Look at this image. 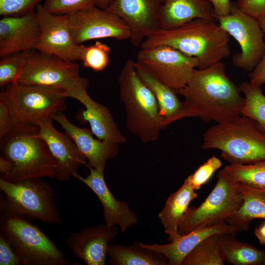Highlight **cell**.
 <instances>
[{
  "mask_svg": "<svg viewBox=\"0 0 265 265\" xmlns=\"http://www.w3.org/2000/svg\"><path fill=\"white\" fill-rule=\"evenodd\" d=\"M0 229L24 265L69 264L64 254L48 235L25 217L1 214Z\"/></svg>",
  "mask_w": 265,
  "mask_h": 265,
  "instance_id": "7",
  "label": "cell"
},
{
  "mask_svg": "<svg viewBox=\"0 0 265 265\" xmlns=\"http://www.w3.org/2000/svg\"><path fill=\"white\" fill-rule=\"evenodd\" d=\"M45 0H0V15L19 16L34 11Z\"/></svg>",
  "mask_w": 265,
  "mask_h": 265,
  "instance_id": "36",
  "label": "cell"
},
{
  "mask_svg": "<svg viewBox=\"0 0 265 265\" xmlns=\"http://www.w3.org/2000/svg\"><path fill=\"white\" fill-rule=\"evenodd\" d=\"M160 0H113L106 9L118 16L128 26L130 42L140 47L144 40L159 28Z\"/></svg>",
  "mask_w": 265,
  "mask_h": 265,
  "instance_id": "15",
  "label": "cell"
},
{
  "mask_svg": "<svg viewBox=\"0 0 265 265\" xmlns=\"http://www.w3.org/2000/svg\"><path fill=\"white\" fill-rule=\"evenodd\" d=\"M35 50L12 53L1 57L0 86L18 83L29 57Z\"/></svg>",
  "mask_w": 265,
  "mask_h": 265,
  "instance_id": "32",
  "label": "cell"
},
{
  "mask_svg": "<svg viewBox=\"0 0 265 265\" xmlns=\"http://www.w3.org/2000/svg\"><path fill=\"white\" fill-rule=\"evenodd\" d=\"M112 0H96V6L103 9H106Z\"/></svg>",
  "mask_w": 265,
  "mask_h": 265,
  "instance_id": "44",
  "label": "cell"
},
{
  "mask_svg": "<svg viewBox=\"0 0 265 265\" xmlns=\"http://www.w3.org/2000/svg\"><path fill=\"white\" fill-rule=\"evenodd\" d=\"M136 62L176 91L186 85L199 66L197 58L165 45L140 48Z\"/></svg>",
  "mask_w": 265,
  "mask_h": 265,
  "instance_id": "12",
  "label": "cell"
},
{
  "mask_svg": "<svg viewBox=\"0 0 265 265\" xmlns=\"http://www.w3.org/2000/svg\"><path fill=\"white\" fill-rule=\"evenodd\" d=\"M40 38L36 11L0 20V56L35 50Z\"/></svg>",
  "mask_w": 265,
  "mask_h": 265,
  "instance_id": "18",
  "label": "cell"
},
{
  "mask_svg": "<svg viewBox=\"0 0 265 265\" xmlns=\"http://www.w3.org/2000/svg\"><path fill=\"white\" fill-rule=\"evenodd\" d=\"M202 147L219 150L230 163H252L265 160V133L254 120L241 115L232 122L208 129Z\"/></svg>",
  "mask_w": 265,
  "mask_h": 265,
  "instance_id": "5",
  "label": "cell"
},
{
  "mask_svg": "<svg viewBox=\"0 0 265 265\" xmlns=\"http://www.w3.org/2000/svg\"><path fill=\"white\" fill-rule=\"evenodd\" d=\"M196 19L216 20L209 0H164L159 9V27L175 28Z\"/></svg>",
  "mask_w": 265,
  "mask_h": 265,
  "instance_id": "22",
  "label": "cell"
},
{
  "mask_svg": "<svg viewBox=\"0 0 265 265\" xmlns=\"http://www.w3.org/2000/svg\"><path fill=\"white\" fill-rule=\"evenodd\" d=\"M72 98L84 106L86 109L83 112L84 117L97 138L117 144L127 142V138L119 131L108 108L92 99L87 90L77 93Z\"/></svg>",
  "mask_w": 265,
  "mask_h": 265,
  "instance_id": "24",
  "label": "cell"
},
{
  "mask_svg": "<svg viewBox=\"0 0 265 265\" xmlns=\"http://www.w3.org/2000/svg\"><path fill=\"white\" fill-rule=\"evenodd\" d=\"M118 230L116 225L100 224L72 233L66 244L74 256L87 265H105L108 246Z\"/></svg>",
  "mask_w": 265,
  "mask_h": 265,
  "instance_id": "17",
  "label": "cell"
},
{
  "mask_svg": "<svg viewBox=\"0 0 265 265\" xmlns=\"http://www.w3.org/2000/svg\"><path fill=\"white\" fill-rule=\"evenodd\" d=\"M237 232L226 221L214 226L193 230L186 235H179L175 239L167 244H146L141 242L143 246L159 252L165 256L170 265H181L184 258L196 245L206 238L214 234H225L235 236Z\"/></svg>",
  "mask_w": 265,
  "mask_h": 265,
  "instance_id": "21",
  "label": "cell"
},
{
  "mask_svg": "<svg viewBox=\"0 0 265 265\" xmlns=\"http://www.w3.org/2000/svg\"><path fill=\"white\" fill-rule=\"evenodd\" d=\"M223 170L238 183L265 188V160L247 164L230 163Z\"/></svg>",
  "mask_w": 265,
  "mask_h": 265,
  "instance_id": "31",
  "label": "cell"
},
{
  "mask_svg": "<svg viewBox=\"0 0 265 265\" xmlns=\"http://www.w3.org/2000/svg\"><path fill=\"white\" fill-rule=\"evenodd\" d=\"M38 130L36 125L17 124L0 139V156L12 164L11 172L1 179L14 183L53 177L56 161L46 142L37 136Z\"/></svg>",
  "mask_w": 265,
  "mask_h": 265,
  "instance_id": "3",
  "label": "cell"
},
{
  "mask_svg": "<svg viewBox=\"0 0 265 265\" xmlns=\"http://www.w3.org/2000/svg\"><path fill=\"white\" fill-rule=\"evenodd\" d=\"M213 9V16L217 20L229 14L231 8L230 0H209Z\"/></svg>",
  "mask_w": 265,
  "mask_h": 265,
  "instance_id": "41",
  "label": "cell"
},
{
  "mask_svg": "<svg viewBox=\"0 0 265 265\" xmlns=\"http://www.w3.org/2000/svg\"><path fill=\"white\" fill-rule=\"evenodd\" d=\"M53 121L50 118L38 124L37 135L46 142L56 161L52 178L66 181L75 177L80 166H87V159L68 134L54 128Z\"/></svg>",
  "mask_w": 265,
  "mask_h": 265,
  "instance_id": "16",
  "label": "cell"
},
{
  "mask_svg": "<svg viewBox=\"0 0 265 265\" xmlns=\"http://www.w3.org/2000/svg\"><path fill=\"white\" fill-rule=\"evenodd\" d=\"M239 189L243 203L226 221L237 233L248 231L255 219H265V188H256L239 183Z\"/></svg>",
  "mask_w": 265,
  "mask_h": 265,
  "instance_id": "26",
  "label": "cell"
},
{
  "mask_svg": "<svg viewBox=\"0 0 265 265\" xmlns=\"http://www.w3.org/2000/svg\"><path fill=\"white\" fill-rule=\"evenodd\" d=\"M0 265H24L9 241L0 233Z\"/></svg>",
  "mask_w": 265,
  "mask_h": 265,
  "instance_id": "37",
  "label": "cell"
},
{
  "mask_svg": "<svg viewBox=\"0 0 265 265\" xmlns=\"http://www.w3.org/2000/svg\"><path fill=\"white\" fill-rule=\"evenodd\" d=\"M110 51L109 46L99 41L88 46L80 44L79 60L87 68L97 72L102 71L109 63Z\"/></svg>",
  "mask_w": 265,
  "mask_h": 265,
  "instance_id": "33",
  "label": "cell"
},
{
  "mask_svg": "<svg viewBox=\"0 0 265 265\" xmlns=\"http://www.w3.org/2000/svg\"><path fill=\"white\" fill-rule=\"evenodd\" d=\"M88 160V168L104 171L107 160L118 154V144L96 138L90 129L75 126L64 112L53 116Z\"/></svg>",
  "mask_w": 265,
  "mask_h": 265,
  "instance_id": "20",
  "label": "cell"
},
{
  "mask_svg": "<svg viewBox=\"0 0 265 265\" xmlns=\"http://www.w3.org/2000/svg\"><path fill=\"white\" fill-rule=\"evenodd\" d=\"M74 42L78 45L88 40L112 38L124 40L130 37L128 26L118 16L96 5L68 15Z\"/></svg>",
  "mask_w": 265,
  "mask_h": 265,
  "instance_id": "13",
  "label": "cell"
},
{
  "mask_svg": "<svg viewBox=\"0 0 265 265\" xmlns=\"http://www.w3.org/2000/svg\"><path fill=\"white\" fill-rule=\"evenodd\" d=\"M219 235L213 234L201 241L184 258L181 265H224Z\"/></svg>",
  "mask_w": 265,
  "mask_h": 265,
  "instance_id": "29",
  "label": "cell"
},
{
  "mask_svg": "<svg viewBox=\"0 0 265 265\" xmlns=\"http://www.w3.org/2000/svg\"><path fill=\"white\" fill-rule=\"evenodd\" d=\"M96 0H45L42 5L48 12L62 15L96 5Z\"/></svg>",
  "mask_w": 265,
  "mask_h": 265,
  "instance_id": "34",
  "label": "cell"
},
{
  "mask_svg": "<svg viewBox=\"0 0 265 265\" xmlns=\"http://www.w3.org/2000/svg\"><path fill=\"white\" fill-rule=\"evenodd\" d=\"M217 20L240 46V52L233 55L234 65L245 71H252L265 54V36L258 20L241 10L235 2L231 3L229 14Z\"/></svg>",
  "mask_w": 265,
  "mask_h": 265,
  "instance_id": "11",
  "label": "cell"
},
{
  "mask_svg": "<svg viewBox=\"0 0 265 265\" xmlns=\"http://www.w3.org/2000/svg\"><path fill=\"white\" fill-rule=\"evenodd\" d=\"M79 65L54 55L35 52L29 57L18 83L63 92L66 98L87 90L88 80L79 74Z\"/></svg>",
  "mask_w": 265,
  "mask_h": 265,
  "instance_id": "10",
  "label": "cell"
},
{
  "mask_svg": "<svg viewBox=\"0 0 265 265\" xmlns=\"http://www.w3.org/2000/svg\"><path fill=\"white\" fill-rule=\"evenodd\" d=\"M222 166L220 159L216 156L209 158L200 166L194 173L187 178L195 190L199 189Z\"/></svg>",
  "mask_w": 265,
  "mask_h": 265,
  "instance_id": "35",
  "label": "cell"
},
{
  "mask_svg": "<svg viewBox=\"0 0 265 265\" xmlns=\"http://www.w3.org/2000/svg\"><path fill=\"white\" fill-rule=\"evenodd\" d=\"M86 177L77 174L74 178L88 186L96 195L102 205L105 224L116 225L124 233L137 222L135 213L125 201L117 200L109 189L104 177V171L89 168Z\"/></svg>",
  "mask_w": 265,
  "mask_h": 265,
  "instance_id": "19",
  "label": "cell"
},
{
  "mask_svg": "<svg viewBox=\"0 0 265 265\" xmlns=\"http://www.w3.org/2000/svg\"><path fill=\"white\" fill-rule=\"evenodd\" d=\"M0 214L11 213L47 224L62 222L53 187L42 178L10 182L0 178Z\"/></svg>",
  "mask_w": 265,
  "mask_h": 265,
  "instance_id": "6",
  "label": "cell"
},
{
  "mask_svg": "<svg viewBox=\"0 0 265 265\" xmlns=\"http://www.w3.org/2000/svg\"><path fill=\"white\" fill-rule=\"evenodd\" d=\"M120 98L126 112L128 130L143 143L156 140L164 129L156 99L129 59L118 78Z\"/></svg>",
  "mask_w": 265,
  "mask_h": 265,
  "instance_id": "4",
  "label": "cell"
},
{
  "mask_svg": "<svg viewBox=\"0 0 265 265\" xmlns=\"http://www.w3.org/2000/svg\"><path fill=\"white\" fill-rule=\"evenodd\" d=\"M195 191L186 178L182 186L170 194L164 207L159 212L158 217L164 227L169 242L180 235L179 225L190 203L198 197Z\"/></svg>",
  "mask_w": 265,
  "mask_h": 265,
  "instance_id": "25",
  "label": "cell"
},
{
  "mask_svg": "<svg viewBox=\"0 0 265 265\" xmlns=\"http://www.w3.org/2000/svg\"><path fill=\"white\" fill-rule=\"evenodd\" d=\"M229 37L217 20L196 19L177 27L159 28L147 37L140 47H172L197 58L198 69H202L230 56Z\"/></svg>",
  "mask_w": 265,
  "mask_h": 265,
  "instance_id": "2",
  "label": "cell"
},
{
  "mask_svg": "<svg viewBox=\"0 0 265 265\" xmlns=\"http://www.w3.org/2000/svg\"><path fill=\"white\" fill-rule=\"evenodd\" d=\"M255 236L261 244L265 245V223L254 229Z\"/></svg>",
  "mask_w": 265,
  "mask_h": 265,
  "instance_id": "43",
  "label": "cell"
},
{
  "mask_svg": "<svg viewBox=\"0 0 265 265\" xmlns=\"http://www.w3.org/2000/svg\"><path fill=\"white\" fill-rule=\"evenodd\" d=\"M239 88L245 100L241 115L254 120L265 133V95L261 86L244 81Z\"/></svg>",
  "mask_w": 265,
  "mask_h": 265,
  "instance_id": "30",
  "label": "cell"
},
{
  "mask_svg": "<svg viewBox=\"0 0 265 265\" xmlns=\"http://www.w3.org/2000/svg\"><path fill=\"white\" fill-rule=\"evenodd\" d=\"M238 7L250 17L258 20L265 18V0H237Z\"/></svg>",
  "mask_w": 265,
  "mask_h": 265,
  "instance_id": "38",
  "label": "cell"
},
{
  "mask_svg": "<svg viewBox=\"0 0 265 265\" xmlns=\"http://www.w3.org/2000/svg\"><path fill=\"white\" fill-rule=\"evenodd\" d=\"M62 91L19 83L7 85L0 99L8 106L15 124L37 125L66 108Z\"/></svg>",
  "mask_w": 265,
  "mask_h": 265,
  "instance_id": "9",
  "label": "cell"
},
{
  "mask_svg": "<svg viewBox=\"0 0 265 265\" xmlns=\"http://www.w3.org/2000/svg\"><path fill=\"white\" fill-rule=\"evenodd\" d=\"M134 66L139 77L156 99L164 128L176 121L189 117L183 102L179 99L175 90L136 61H134Z\"/></svg>",
  "mask_w": 265,
  "mask_h": 265,
  "instance_id": "23",
  "label": "cell"
},
{
  "mask_svg": "<svg viewBox=\"0 0 265 265\" xmlns=\"http://www.w3.org/2000/svg\"><path fill=\"white\" fill-rule=\"evenodd\" d=\"M36 13L40 27V38L35 50L69 61L79 60L80 45L74 41L68 15H58L47 11L39 4Z\"/></svg>",
  "mask_w": 265,
  "mask_h": 265,
  "instance_id": "14",
  "label": "cell"
},
{
  "mask_svg": "<svg viewBox=\"0 0 265 265\" xmlns=\"http://www.w3.org/2000/svg\"><path fill=\"white\" fill-rule=\"evenodd\" d=\"M249 81L261 86L265 83V54L257 66L248 74Z\"/></svg>",
  "mask_w": 265,
  "mask_h": 265,
  "instance_id": "40",
  "label": "cell"
},
{
  "mask_svg": "<svg viewBox=\"0 0 265 265\" xmlns=\"http://www.w3.org/2000/svg\"><path fill=\"white\" fill-rule=\"evenodd\" d=\"M12 164L10 160L1 156L0 157V178H3L8 175L12 170Z\"/></svg>",
  "mask_w": 265,
  "mask_h": 265,
  "instance_id": "42",
  "label": "cell"
},
{
  "mask_svg": "<svg viewBox=\"0 0 265 265\" xmlns=\"http://www.w3.org/2000/svg\"><path fill=\"white\" fill-rule=\"evenodd\" d=\"M217 182L206 199L197 207H189L178 227L180 235L209 228L226 221L242 205L239 183L222 169Z\"/></svg>",
  "mask_w": 265,
  "mask_h": 265,
  "instance_id": "8",
  "label": "cell"
},
{
  "mask_svg": "<svg viewBox=\"0 0 265 265\" xmlns=\"http://www.w3.org/2000/svg\"><path fill=\"white\" fill-rule=\"evenodd\" d=\"M189 117L203 122L230 123L241 115L244 97L239 86L227 75L221 61L205 69L196 68L186 85L176 91Z\"/></svg>",
  "mask_w": 265,
  "mask_h": 265,
  "instance_id": "1",
  "label": "cell"
},
{
  "mask_svg": "<svg viewBox=\"0 0 265 265\" xmlns=\"http://www.w3.org/2000/svg\"><path fill=\"white\" fill-rule=\"evenodd\" d=\"M220 244L225 263L233 265H265V249L238 240L234 236L221 234Z\"/></svg>",
  "mask_w": 265,
  "mask_h": 265,
  "instance_id": "28",
  "label": "cell"
},
{
  "mask_svg": "<svg viewBox=\"0 0 265 265\" xmlns=\"http://www.w3.org/2000/svg\"><path fill=\"white\" fill-rule=\"evenodd\" d=\"M107 256L111 265H169L163 254L143 246L136 241L131 246L110 244Z\"/></svg>",
  "mask_w": 265,
  "mask_h": 265,
  "instance_id": "27",
  "label": "cell"
},
{
  "mask_svg": "<svg viewBox=\"0 0 265 265\" xmlns=\"http://www.w3.org/2000/svg\"><path fill=\"white\" fill-rule=\"evenodd\" d=\"M258 22L264 34L265 40V18H263V19L258 20Z\"/></svg>",
  "mask_w": 265,
  "mask_h": 265,
  "instance_id": "45",
  "label": "cell"
},
{
  "mask_svg": "<svg viewBox=\"0 0 265 265\" xmlns=\"http://www.w3.org/2000/svg\"><path fill=\"white\" fill-rule=\"evenodd\" d=\"M164 0H160V1L162 2Z\"/></svg>",
  "mask_w": 265,
  "mask_h": 265,
  "instance_id": "46",
  "label": "cell"
},
{
  "mask_svg": "<svg viewBox=\"0 0 265 265\" xmlns=\"http://www.w3.org/2000/svg\"><path fill=\"white\" fill-rule=\"evenodd\" d=\"M14 125L8 106L3 100L0 99V139L8 132Z\"/></svg>",
  "mask_w": 265,
  "mask_h": 265,
  "instance_id": "39",
  "label": "cell"
}]
</instances>
